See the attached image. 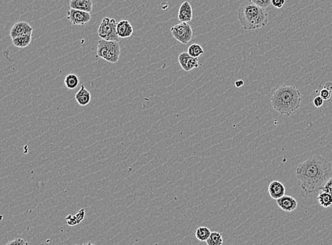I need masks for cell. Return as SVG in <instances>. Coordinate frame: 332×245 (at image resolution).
Wrapping results in <instances>:
<instances>
[{
  "mask_svg": "<svg viewBox=\"0 0 332 245\" xmlns=\"http://www.w3.org/2000/svg\"><path fill=\"white\" fill-rule=\"evenodd\" d=\"M276 204L280 209L287 212L294 211L297 208V201L291 196H283L276 200Z\"/></svg>",
  "mask_w": 332,
  "mask_h": 245,
  "instance_id": "30bf717a",
  "label": "cell"
},
{
  "mask_svg": "<svg viewBox=\"0 0 332 245\" xmlns=\"http://www.w3.org/2000/svg\"><path fill=\"white\" fill-rule=\"evenodd\" d=\"M193 18V9L189 1H186L180 6L178 19L181 23H189Z\"/></svg>",
  "mask_w": 332,
  "mask_h": 245,
  "instance_id": "8fae6325",
  "label": "cell"
},
{
  "mask_svg": "<svg viewBox=\"0 0 332 245\" xmlns=\"http://www.w3.org/2000/svg\"></svg>",
  "mask_w": 332,
  "mask_h": 245,
  "instance_id": "d6a6232c",
  "label": "cell"
},
{
  "mask_svg": "<svg viewBox=\"0 0 332 245\" xmlns=\"http://www.w3.org/2000/svg\"><path fill=\"white\" fill-rule=\"evenodd\" d=\"M323 88L332 91V82H328L324 85Z\"/></svg>",
  "mask_w": 332,
  "mask_h": 245,
  "instance_id": "f546056e",
  "label": "cell"
},
{
  "mask_svg": "<svg viewBox=\"0 0 332 245\" xmlns=\"http://www.w3.org/2000/svg\"><path fill=\"white\" fill-rule=\"evenodd\" d=\"M75 215L76 217H77V221H78L79 223H81V222L85 219V215H86L85 209H82L81 210H79L78 212H77Z\"/></svg>",
  "mask_w": 332,
  "mask_h": 245,
  "instance_id": "f1b7e54d",
  "label": "cell"
},
{
  "mask_svg": "<svg viewBox=\"0 0 332 245\" xmlns=\"http://www.w3.org/2000/svg\"><path fill=\"white\" fill-rule=\"evenodd\" d=\"M302 94L293 85H283L274 91L271 98L274 109L282 116H291L300 107Z\"/></svg>",
  "mask_w": 332,
  "mask_h": 245,
  "instance_id": "7a4b0ae2",
  "label": "cell"
},
{
  "mask_svg": "<svg viewBox=\"0 0 332 245\" xmlns=\"http://www.w3.org/2000/svg\"><path fill=\"white\" fill-rule=\"evenodd\" d=\"M172 35L176 41L182 44H187L193 38V29L189 23H181L171 29Z\"/></svg>",
  "mask_w": 332,
  "mask_h": 245,
  "instance_id": "8992f818",
  "label": "cell"
},
{
  "mask_svg": "<svg viewBox=\"0 0 332 245\" xmlns=\"http://www.w3.org/2000/svg\"><path fill=\"white\" fill-rule=\"evenodd\" d=\"M91 94L84 85H82L80 90L76 93L75 99L80 106H87L91 102Z\"/></svg>",
  "mask_w": 332,
  "mask_h": 245,
  "instance_id": "9a60e30c",
  "label": "cell"
},
{
  "mask_svg": "<svg viewBox=\"0 0 332 245\" xmlns=\"http://www.w3.org/2000/svg\"><path fill=\"white\" fill-rule=\"evenodd\" d=\"M98 35L105 41L119 42V37L117 34V22L116 20L108 17L104 18L99 25Z\"/></svg>",
  "mask_w": 332,
  "mask_h": 245,
  "instance_id": "5b68a950",
  "label": "cell"
},
{
  "mask_svg": "<svg viewBox=\"0 0 332 245\" xmlns=\"http://www.w3.org/2000/svg\"></svg>",
  "mask_w": 332,
  "mask_h": 245,
  "instance_id": "836d02e7",
  "label": "cell"
},
{
  "mask_svg": "<svg viewBox=\"0 0 332 245\" xmlns=\"http://www.w3.org/2000/svg\"><path fill=\"white\" fill-rule=\"evenodd\" d=\"M285 4V0H272L271 4L276 9H281Z\"/></svg>",
  "mask_w": 332,
  "mask_h": 245,
  "instance_id": "83f0119b",
  "label": "cell"
},
{
  "mask_svg": "<svg viewBox=\"0 0 332 245\" xmlns=\"http://www.w3.org/2000/svg\"><path fill=\"white\" fill-rule=\"evenodd\" d=\"M244 84H245V82H244L243 80H237V81H236L235 82V85L236 88H240L241 87H243L244 85Z\"/></svg>",
  "mask_w": 332,
  "mask_h": 245,
  "instance_id": "4dcf8cb0",
  "label": "cell"
},
{
  "mask_svg": "<svg viewBox=\"0 0 332 245\" xmlns=\"http://www.w3.org/2000/svg\"><path fill=\"white\" fill-rule=\"evenodd\" d=\"M211 232L209 228L201 226L195 231V237L200 242H206L210 236Z\"/></svg>",
  "mask_w": 332,
  "mask_h": 245,
  "instance_id": "d6986e66",
  "label": "cell"
},
{
  "mask_svg": "<svg viewBox=\"0 0 332 245\" xmlns=\"http://www.w3.org/2000/svg\"><path fill=\"white\" fill-rule=\"evenodd\" d=\"M82 245H97L93 244V243H85V244H83Z\"/></svg>",
  "mask_w": 332,
  "mask_h": 245,
  "instance_id": "1f68e13d",
  "label": "cell"
},
{
  "mask_svg": "<svg viewBox=\"0 0 332 245\" xmlns=\"http://www.w3.org/2000/svg\"><path fill=\"white\" fill-rule=\"evenodd\" d=\"M33 32H34V29L29 23L26 21H18L14 24L11 29L10 37L12 39H15L17 37L21 36V35L33 34Z\"/></svg>",
  "mask_w": 332,
  "mask_h": 245,
  "instance_id": "9c48e42d",
  "label": "cell"
},
{
  "mask_svg": "<svg viewBox=\"0 0 332 245\" xmlns=\"http://www.w3.org/2000/svg\"><path fill=\"white\" fill-rule=\"evenodd\" d=\"M27 243L22 238H17L15 240H12V241L9 242L5 245H27Z\"/></svg>",
  "mask_w": 332,
  "mask_h": 245,
  "instance_id": "484cf974",
  "label": "cell"
},
{
  "mask_svg": "<svg viewBox=\"0 0 332 245\" xmlns=\"http://www.w3.org/2000/svg\"><path fill=\"white\" fill-rule=\"evenodd\" d=\"M33 34L21 35L12 39V44L18 49H25L30 45L32 40Z\"/></svg>",
  "mask_w": 332,
  "mask_h": 245,
  "instance_id": "2e32d148",
  "label": "cell"
},
{
  "mask_svg": "<svg viewBox=\"0 0 332 245\" xmlns=\"http://www.w3.org/2000/svg\"><path fill=\"white\" fill-rule=\"evenodd\" d=\"M67 18L75 26H85L91 21L89 12L71 9L67 12Z\"/></svg>",
  "mask_w": 332,
  "mask_h": 245,
  "instance_id": "52a82bcc",
  "label": "cell"
},
{
  "mask_svg": "<svg viewBox=\"0 0 332 245\" xmlns=\"http://www.w3.org/2000/svg\"><path fill=\"white\" fill-rule=\"evenodd\" d=\"M324 103V100L320 96H318V97H315L313 100V104H314V106L316 108H320L323 106Z\"/></svg>",
  "mask_w": 332,
  "mask_h": 245,
  "instance_id": "4316f807",
  "label": "cell"
},
{
  "mask_svg": "<svg viewBox=\"0 0 332 245\" xmlns=\"http://www.w3.org/2000/svg\"><path fill=\"white\" fill-rule=\"evenodd\" d=\"M296 176L305 193L317 192L332 177V164L323 157H311L297 165Z\"/></svg>",
  "mask_w": 332,
  "mask_h": 245,
  "instance_id": "6da1fadb",
  "label": "cell"
},
{
  "mask_svg": "<svg viewBox=\"0 0 332 245\" xmlns=\"http://www.w3.org/2000/svg\"><path fill=\"white\" fill-rule=\"evenodd\" d=\"M238 19L245 30H258L268 24V14L266 9L246 0L238 9Z\"/></svg>",
  "mask_w": 332,
  "mask_h": 245,
  "instance_id": "3957f363",
  "label": "cell"
},
{
  "mask_svg": "<svg viewBox=\"0 0 332 245\" xmlns=\"http://www.w3.org/2000/svg\"><path fill=\"white\" fill-rule=\"evenodd\" d=\"M321 191L327 192V193H330L332 196V177L324 184L323 188L321 189Z\"/></svg>",
  "mask_w": 332,
  "mask_h": 245,
  "instance_id": "d4e9b609",
  "label": "cell"
},
{
  "mask_svg": "<svg viewBox=\"0 0 332 245\" xmlns=\"http://www.w3.org/2000/svg\"><path fill=\"white\" fill-rule=\"evenodd\" d=\"M317 201L322 207L327 209L332 206V196L327 192H321L317 196Z\"/></svg>",
  "mask_w": 332,
  "mask_h": 245,
  "instance_id": "e0dca14e",
  "label": "cell"
},
{
  "mask_svg": "<svg viewBox=\"0 0 332 245\" xmlns=\"http://www.w3.org/2000/svg\"><path fill=\"white\" fill-rule=\"evenodd\" d=\"M188 53L191 56L195 57V58H198V57L202 56L204 53V51H203L201 45L198 44V43H193V44L191 45L188 49Z\"/></svg>",
  "mask_w": 332,
  "mask_h": 245,
  "instance_id": "ffe728a7",
  "label": "cell"
},
{
  "mask_svg": "<svg viewBox=\"0 0 332 245\" xmlns=\"http://www.w3.org/2000/svg\"><path fill=\"white\" fill-rule=\"evenodd\" d=\"M117 34L119 38H127L133 34V28L128 20H122L117 23Z\"/></svg>",
  "mask_w": 332,
  "mask_h": 245,
  "instance_id": "4fadbf2b",
  "label": "cell"
},
{
  "mask_svg": "<svg viewBox=\"0 0 332 245\" xmlns=\"http://www.w3.org/2000/svg\"><path fill=\"white\" fill-rule=\"evenodd\" d=\"M268 192L270 196L276 201L282 196H285V187L280 181H273L268 186Z\"/></svg>",
  "mask_w": 332,
  "mask_h": 245,
  "instance_id": "7c38bea8",
  "label": "cell"
},
{
  "mask_svg": "<svg viewBox=\"0 0 332 245\" xmlns=\"http://www.w3.org/2000/svg\"><path fill=\"white\" fill-rule=\"evenodd\" d=\"M66 222L68 226H74L76 225L79 224V222L77 221L76 215H69L66 217Z\"/></svg>",
  "mask_w": 332,
  "mask_h": 245,
  "instance_id": "603a6c76",
  "label": "cell"
},
{
  "mask_svg": "<svg viewBox=\"0 0 332 245\" xmlns=\"http://www.w3.org/2000/svg\"><path fill=\"white\" fill-rule=\"evenodd\" d=\"M178 61L181 68L186 72H190L192 70L198 68L199 66L198 59L191 56L188 52H181L178 55Z\"/></svg>",
  "mask_w": 332,
  "mask_h": 245,
  "instance_id": "ba28073f",
  "label": "cell"
},
{
  "mask_svg": "<svg viewBox=\"0 0 332 245\" xmlns=\"http://www.w3.org/2000/svg\"><path fill=\"white\" fill-rule=\"evenodd\" d=\"M69 5L71 9L84 11L89 13L93 9L92 0H70Z\"/></svg>",
  "mask_w": 332,
  "mask_h": 245,
  "instance_id": "5bb4252c",
  "label": "cell"
},
{
  "mask_svg": "<svg viewBox=\"0 0 332 245\" xmlns=\"http://www.w3.org/2000/svg\"><path fill=\"white\" fill-rule=\"evenodd\" d=\"M121 55L119 42L100 40L98 43L97 56L111 63H116Z\"/></svg>",
  "mask_w": 332,
  "mask_h": 245,
  "instance_id": "277c9868",
  "label": "cell"
},
{
  "mask_svg": "<svg viewBox=\"0 0 332 245\" xmlns=\"http://www.w3.org/2000/svg\"><path fill=\"white\" fill-rule=\"evenodd\" d=\"M80 79L76 74H69L65 77V85L68 89H74L78 87Z\"/></svg>",
  "mask_w": 332,
  "mask_h": 245,
  "instance_id": "ac0fdd59",
  "label": "cell"
},
{
  "mask_svg": "<svg viewBox=\"0 0 332 245\" xmlns=\"http://www.w3.org/2000/svg\"><path fill=\"white\" fill-rule=\"evenodd\" d=\"M332 91L327 89H322L320 91V97L324 99V101L328 100L331 98Z\"/></svg>",
  "mask_w": 332,
  "mask_h": 245,
  "instance_id": "cb8c5ba5",
  "label": "cell"
},
{
  "mask_svg": "<svg viewBox=\"0 0 332 245\" xmlns=\"http://www.w3.org/2000/svg\"><path fill=\"white\" fill-rule=\"evenodd\" d=\"M206 244L208 245H223V235L219 232H211L210 236L206 241Z\"/></svg>",
  "mask_w": 332,
  "mask_h": 245,
  "instance_id": "44dd1931",
  "label": "cell"
},
{
  "mask_svg": "<svg viewBox=\"0 0 332 245\" xmlns=\"http://www.w3.org/2000/svg\"><path fill=\"white\" fill-rule=\"evenodd\" d=\"M249 1L260 6L262 8L266 9L271 5L272 0H249Z\"/></svg>",
  "mask_w": 332,
  "mask_h": 245,
  "instance_id": "7402d4cb",
  "label": "cell"
}]
</instances>
